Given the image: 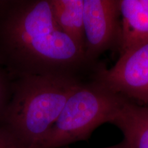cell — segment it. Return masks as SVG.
Returning <instances> with one entry per match:
<instances>
[{
  "label": "cell",
  "mask_w": 148,
  "mask_h": 148,
  "mask_svg": "<svg viewBox=\"0 0 148 148\" xmlns=\"http://www.w3.org/2000/svg\"><path fill=\"white\" fill-rule=\"evenodd\" d=\"M50 1L57 25L84 52V0Z\"/></svg>",
  "instance_id": "8"
},
{
  "label": "cell",
  "mask_w": 148,
  "mask_h": 148,
  "mask_svg": "<svg viewBox=\"0 0 148 148\" xmlns=\"http://www.w3.org/2000/svg\"><path fill=\"white\" fill-rule=\"evenodd\" d=\"M84 52L95 64L100 55L119 47L121 20L118 0H84Z\"/></svg>",
  "instance_id": "5"
},
{
  "label": "cell",
  "mask_w": 148,
  "mask_h": 148,
  "mask_svg": "<svg viewBox=\"0 0 148 148\" xmlns=\"http://www.w3.org/2000/svg\"><path fill=\"white\" fill-rule=\"evenodd\" d=\"M79 72L14 79L0 130L17 148H40L72 92L85 80Z\"/></svg>",
  "instance_id": "2"
},
{
  "label": "cell",
  "mask_w": 148,
  "mask_h": 148,
  "mask_svg": "<svg viewBox=\"0 0 148 148\" xmlns=\"http://www.w3.org/2000/svg\"><path fill=\"white\" fill-rule=\"evenodd\" d=\"M110 123L121 131L127 148H148V106L125 100Z\"/></svg>",
  "instance_id": "7"
},
{
  "label": "cell",
  "mask_w": 148,
  "mask_h": 148,
  "mask_svg": "<svg viewBox=\"0 0 148 148\" xmlns=\"http://www.w3.org/2000/svg\"><path fill=\"white\" fill-rule=\"evenodd\" d=\"M95 76L127 100L148 106V42L119 54L110 69L98 65Z\"/></svg>",
  "instance_id": "4"
},
{
  "label": "cell",
  "mask_w": 148,
  "mask_h": 148,
  "mask_svg": "<svg viewBox=\"0 0 148 148\" xmlns=\"http://www.w3.org/2000/svg\"><path fill=\"white\" fill-rule=\"evenodd\" d=\"M0 63L13 79L96 65L57 25L50 0H0Z\"/></svg>",
  "instance_id": "1"
},
{
  "label": "cell",
  "mask_w": 148,
  "mask_h": 148,
  "mask_svg": "<svg viewBox=\"0 0 148 148\" xmlns=\"http://www.w3.org/2000/svg\"><path fill=\"white\" fill-rule=\"evenodd\" d=\"M119 54L148 42V0H118Z\"/></svg>",
  "instance_id": "6"
},
{
  "label": "cell",
  "mask_w": 148,
  "mask_h": 148,
  "mask_svg": "<svg viewBox=\"0 0 148 148\" xmlns=\"http://www.w3.org/2000/svg\"><path fill=\"white\" fill-rule=\"evenodd\" d=\"M13 81L8 72L0 63V123L10 99Z\"/></svg>",
  "instance_id": "9"
},
{
  "label": "cell",
  "mask_w": 148,
  "mask_h": 148,
  "mask_svg": "<svg viewBox=\"0 0 148 148\" xmlns=\"http://www.w3.org/2000/svg\"><path fill=\"white\" fill-rule=\"evenodd\" d=\"M102 148H127V145H125L123 140H122L121 142H120L119 143L116 144V145H112V146H108V147H102Z\"/></svg>",
  "instance_id": "11"
},
{
  "label": "cell",
  "mask_w": 148,
  "mask_h": 148,
  "mask_svg": "<svg viewBox=\"0 0 148 148\" xmlns=\"http://www.w3.org/2000/svg\"><path fill=\"white\" fill-rule=\"evenodd\" d=\"M95 70L68 98L40 148H64L88 140L98 127L110 123L127 100L97 79Z\"/></svg>",
  "instance_id": "3"
},
{
  "label": "cell",
  "mask_w": 148,
  "mask_h": 148,
  "mask_svg": "<svg viewBox=\"0 0 148 148\" xmlns=\"http://www.w3.org/2000/svg\"><path fill=\"white\" fill-rule=\"evenodd\" d=\"M0 148H17L10 138L0 130Z\"/></svg>",
  "instance_id": "10"
}]
</instances>
